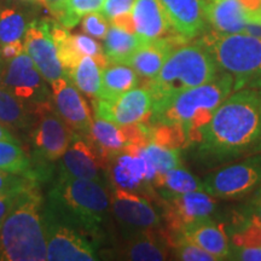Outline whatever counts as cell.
Instances as JSON below:
<instances>
[{"label": "cell", "instance_id": "cell-1", "mask_svg": "<svg viewBox=\"0 0 261 261\" xmlns=\"http://www.w3.org/2000/svg\"><path fill=\"white\" fill-rule=\"evenodd\" d=\"M197 152L210 163L261 151V91L242 89L228 96L201 129Z\"/></svg>", "mask_w": 261, "mask_h": 261}, {"label": "cell", "instance_id": "cell-2", "mask_svg": "<svg viewBox=\"0 0 261 261\" xmlns=\"http://www.w3.org/2000/svg\"><path fill=\"white\" fill-rule=\"evenodd\" d=\"M232 91V76L227 73L218 74L203 85L154 102L149 122L179 127L191 145L197 143L201 129L211 121L220 104Z\"/></svg>", "mask_w": 261, "mask_h": 261}, {"label": "cell", "instance_id": "cell-3", "mask_svg": "<svg viewBox=\"0 0 261 261\" xmlns=\"http://www.w3.org/2000/svg\"><path fill=\"white\" fill-rule=\"evenodd\" d=\"M0 260H47L41 198L32 184L18 192L0 227Z\"/></svg>", "mask_w": 261, "mask_h": 261}, {"label": "cell", "instance_id": "cell-4", "mask_svg": "<svg viewBox=\"0 0 261 261\" xmlns=\"http://www.w3.org/2000/svg\"><path fill=\"white\" fill-rule=\"evenodd\" d=\"M46 207L94 240L112 210L103 180L69 177H58L48 192Z\"/></svg>", "mask_w": 261, "mask_h": 261}, {"label": "cell", "instance_id": "cell-5", "mask_svg": "<svg viewBox=\"0 0 261 261\" xmlns=\"http://www.w3.org/2000/svg\"><path fill=\"white\" fill-rule=\"evenodd\" d=\"M218 70L210 51L200 41L184 42L172 51L159 74L146 81L145 87L158 102L213 80Z\"/></svg>", "mask_w": 261, "mask_h": 261}, {"label": "cell", "instance_id": "cell-6", "mask_svg": "<svg viewBox=\"0 0 261 261\" xmlns=\"http://www.w3.org/2000/svg\"><path fill=\"white\" fill-rule=\"evenodd\" d=\"M200 42L210 51L218 69L232 76L234 91L261 89V38L215 31Z\"/></svg>", "mask_w": 261, "mask_h": 261}, {"label": "cell", "instance_id": "cell-7", "mask_svg": "<svg viewBox=\"0 0 261 261\" xmlns=\"http://www.w3.org/2000/svg\"><path fill=\"white\" fill-rule=\"evenodd\" d=\"M47 260L50 261H93L97 257L96 240L51 212L42 208Z\"/></svg>", "mask_w": 261, "mask_h": 261}, {"label": "cell", "instance_id": "cell-8", "mask_svg": "<svg viewBox=\"0 0 261 261\" xmlns=\"http://www.w3.org/2000/svg\"><path fill=\"white\" fill-rule=\"evenodd\" d=\"M261 187V152L212 172L203 180V190L221 200H237Z\"/></svg>", "mask_w": 261, "mask_h": 261}, {"label": "cell", "instance_id": "cell-9", "mask_svg": "<svg viewBox=\"0 0 261 261\" xmlns=\"http://www.w3.org/2000/svg\"><path fill=\"white\" fill-rule=\"evenodd\" d=\"M0 86L34 109L39 104L48 102L46 80L25 51L9 60L0 75Z\"/></svg>", "mask_w": 261, "mask_h": 261}, {"label": "cell", "instance_id": "cell-10", "mask_svg": "<svg viewBox=\"0 0 261 261\" xmlns=\"http://www.w3.org/2000/svg\"><path fill=\"white\" fill-rule=\"evenodd\" d=\"M162 217L165 227L173 234L180 233L185 227L210 218L217 208L215 197L205 191H190L162 197Z\"/></svg>", "mask_w": 261, "mask_h": 261}, {"label": "cell", "instance_id": "cell-11", "mask_svg": "<svg viewBox=\"0 0 261 261\" xmlns=\"http://www.w3.org/2000/svg\"><path fill=\"white\" fill-rule=\"evenodd\" d=\"M34 112L39 121L33 132V144L39 159L54 162L62 158L70 145L74 133L50 102L39 104Z\"/></svg>", "mask_w": 261, "mask_h": 261}, {"label": "cell", "instance_id": "cell-12", "mask_svg": "<svg viewBox=\"0 0 261 261\" xmlns=\"http://www.w3.org/2000/svg\"><path fill=\"white\" fill-rule=\"evenodd\" d=\"M112 212L126 233L162 226V218L148 195L114 188L110 195Z\"/></svg>", "mask_w": 261, "mask_h": 261}, {"label": "cell", "instance_id": "cell-13", "mask_svg": "<svg viewBox=\"0 0 261 261\" xmlns=\"http://www.w3.org/2000/svg\"><path fill=\"white\" fill-rule=\"evenodd\" d=\"M149 121L117 125L109 120L96 117L87 137L108 161L112 156L123 151L130 145H144L149 140Z\"/></svg>", "mask_w": 261, "mask_h": 261}, {"label": "cell", "instance_id": "cell-14", "mask_svg": "<svg viewBox=\"0 0 261 261\" xmlns=\"http://www.w3.org/2000/svg\"><path fill=\"white\" fill-rule=\"evenodd\" d=\"M152 106L154 97L146 87H136L112 100L96 98L93 102L96 117L109 120L117 125L149 121Z\"/></svg>", "mask_w": 261, "mask_h": 261}, {"label": "cell", "instance_id": "cell-15", "mask_svg": "<svg viewBox=\"0 0 261 261\" xmlns=\"http://www.w3.org/2000/svg\"><path fill=\"white\" fill-rule=\"evenodd\" d=\"M24 51L31 56L46 83L68 76L62 65L56 44L48 31L47 18L33 21L24 33Z\"/></svg>", "mask_w": 261, "mask_h": 261}, {"label": "cell", "instance_id": "cell-16", "mask_svg": "<svg viewBox=\"0 0 261 261\" xmlns=\"http://www.w3.org/2000/svg\"><path fill=\"white\" fill-rule=\"evenodd\" d=\"M106 168L107 161L89 137L74 133L70 145L60 159V177L102 180Z\"/></svg>", "mask_w": 261, "mask_h": 261}, {"label": "cell", "instance_id": "cell-17", "mask_svg": "<svg viewBox=\"0 0 261 261\" xmlns=\"http://www.w3.org/2000/svg\"><path fill=\"white\" fill-rule=\"evenodd\" d=\"M174 237L165 226L127 233L120 247V259L136 261H161L171 259Z\"/></svg>", "mask_w": 261, "mask_h": 261}, {"label": "cell", "instance_id": "cell-18", "mask_svg": "<svg viewBox=\"0 0 261 261\" xmlns=\"http://www.w3.org/2000/svg\"><path fill=\"white\" fill-rule=\"evenodd\" d=\"M51 87L55 107L64 122L80 135H89L93 120L79 89L68 76L54 81Z\"/></svg>", "mask_w": 261, "mask_h": 261}, {"label": "cell", "instance_id": "cell-19", "mask_svg": "<svg viewBox=\"0 0 261 261\" xmlns=\"http://www.w3.org/2000/svg\"><path fill=\"white\" fill-rule=\"evenodd\" d=\"M187 41L179 35H167L156 40L144 41L126 62L140 77L151 80L161 70L163 63L174 48Z\"/></svg>", "mask_w": 261, "mask_h": 261}, {"label": "cell", "instance_id": "cell-20", "mask_svg": "<svg viewBox=\"0 0 261 261\" xmlns=\"http://www.w3.org/2000/svg\"><path fill=\"white\" fill-rule=\"evenodd\" d=\"M175 34L185 40L203 31L205 16L203 0H160Z\"/></svg>", "mask_w": 261, "mask_h": 261}, {"label": "cell", "instance_id": "cell-21", "mask_svg": "<svg viewBox=\"0 0 261 261\" xmlns=\"http://www.w3.org/2000/svg\"><path fill=\"white\" fill-rule=\"evenodd\" d=\"M130 14L136 34L143 41L167 37L173 31L160 0H136Z\"/></svg>", "mask_w": 261, "mask_h": 261}, {"label": "cell", "instance_id": "cell-22", "mask_svg": "<svg viewBox=\"0 0 261 261\" xmlns=\"http://www.w3.org/2000/svg\"><path fill=\"white\" fill-rule=\"evenodd\" d=\"M180 234L207 253L212 254L217 261L227 260L230 243L226 228L223 224H218L212 220L211 217L185 227Z\"/></svg>", "mask_w": 261, "mask_h": 261}, {"label": "cell", "instance_id": "cell-23", "mask_svg": "<svg viewBox=\"0 0 261 261\" xmlns=\"http://www.w3.org/2000/svg\"><path fill=\"white\" fill-rule=\"evenodd\" d=\"M203 10L205 19L219 33H243L248 22L241 0H203Z\"/></svg>", "mask_w": 261, "mask_h": 261}, {"label": "cell", "instance_id": "cell-24", "mask_svg": "<svg viewBox=\"0 0 261 261\" xmlns=\"http://www.w3.org/2000/svg\"><path fill=\"white\" fill-rule=\"evenodd\" d=\"M139 85V75L133 68L122 63H109L103 69L102 86L97 98L112 100ZM96 99V98H94Z\"/></svg>", "mask_w": 261, "mask_h": 261}, {"label": "cell", "instance_id": "cell-25", "mask_svg": "<svg viewBox=\"0 0 261 261\" xmlns=\"http://www.w3.org/2000/svg\"><path fill=\"white\" fill-rule=\"evenodd\" d=\"M143 42L136 33H129L112 24L104 38L103 51L109 63L126 64Z\"/></svg>", "mask_w": 261, "mask_h": 261}, {"label": "cell", "instance_id": "cell-26", "mask_svg": "<svg viewBox=\"0 0 261 261\" xmlns=\"http://www.w3.org/2000/svg\"><path fill=\"white\" fill-rule=\"evenodd\" d=\"M154 190H158L162 197L190 191H204L203 182L195 177L188 169L177 167L156 175L152 182Z\"/></svg>", "mask_w": 261, "mask_h": 261}, {"label": "cell", "instance_id": "cell-27", "mask_svg": "<svg viewBox=\"0 0 261 261\" xmlns=\"http://www.w3.org/2000/svg\"><path fill=\"white\" fill-rule=\"evenodd\" d=\"M103 68L91 56H83L71 69L68 77L84 94L97 98L102 86Z\"/></svg>", "mask_w": 261, "mask_h": 261}, {"label": "cell", "instance_id": "cell-28", "mask_svg": "<svg viewBox=\"0 0 261 261\" xmlns=\"http://www.w3.org/2000/svg\"><path fill=\"white\" fill-rule=\"evenodd\" d=\"M32 113L23 100L0 86V123L9 128H25L32 123Z\"/></svg>", "mask_w": 261, "mask_h": 261}, {"label": "cell", "instance_id": "cell-29", "mask_svg": "<svg viewBox=\"0 0 261 261\" xmlns=\"http://www.w3.org/2000/svg\"><path fill=\"white\" fill-rule=\"evenodd\" d=\"M104 2L106 0H64L48 10L62 25L70 29L79 23L85 15L100 11Z\"/></svg>", "mask_w": 261, "mask_h": 261}, {"label": "cell", "instance_id": "cell-30", "mask_svg": "<svg viewBox=\"0 0 261 261\" xmlns=\"http://www.w3.org/2000/svg\"><path fill=\"white\" fill-rule=\"evenodd\" d=\"M0 171L24 177L31 172V163L27 155L16 140H0Z\"/></svg>", "mask_w": 261, "mask_h": 261}, {"label": "cell", "instance_id": "cell-31", "mask_svg": "<svg viewBox=\"0 0 261 261\" xmlns=\"http://www.w3.org/2000/svg\"><path fill=\"white\" fill-rule=\"evenodd\" d=\"M231 244L233 246L261 247V219L256 215L241 214L234 223L231 233Z\"/></svg>", "mask_w": 261, "mask_h": 261}, {"label": "cell", "instance_id": "cell-32", "mask_svg": "<svg viewBox=\"0 0 261 261\" xmlns=\"http://www.w3.org/2000/svg\"><path fill=\"white\" fill-rule=\"evenodd\" d=\"M27 29L24 15L17 9L8 8L0 11V44L21 40Z\"/></svg>", "mask_w": 261, "mask_h": 261}, {"label": "cell", "instance_id": "cell-33", "mask_svg": "<svg viewBox=\"0 0 261 261\" xmlns=\"http://www.w3.org/2000/svg\"><path fill=\"white\" fill-rule=\"evenodd\" d=\"M144 152L148 156L152 166L158 172V174L168 172L171 169L180 167V150L165 148V146L158 145L152 142H146L143 145Z\"/></svg>", "mask_w": 261, "mask_h": 261}, {"label": "cell", "instance_id": "cell-34", "mask_svg": "<svg viewBox=\"0 0 261 261\" xmlns=\"http://www.w3.org/2000/svg\"><path fill=\"white\" fill-rule=\"evenodd\" d=\"M173 259L184 260V261H217V259L202 249L182 234L178 233L174 237V244H173Z\"/></svg>", "mask_w": 261, "mask_h": 261}, {"label": "cell", "instance_id": "cell-35", "mask_svg": "<svg viewBox=\"0 0 261 261\" xmlns=\"http://www.w3.org/2000/svg\"><path fill=\"white\" fill-rule=\"evenodd\" d=\"M108 22L109 21L99 11L90 12V14L85 15L83 17L81 27H83V31L86 34H89L90 37L104 39L108 33V29H109Z\"/></svg>", "mask_w": 261, "mask_h": 261}, {"label": "cell", "instance_id": "cell-36", "mask_svg": "<svg viewBox=\"0 0 261 261\" xmlns=\"http://www.w3.org/2000/svg\"><path fill=\"white\" fill-rule=\"evenodd\" d=\"M135 2L136 0H106L99 12L110 22L119 16L130 14Z\"/></svg>", "mask_w": 261, "mask_h": 261}, {"label": "cell", "instance_id": "cell-37", "mask_svg": "<svg viewBox=\"0 0 261 261\" xmlns=\"http://www.w3.org/2000/svg\"><path fill=\"white\" fill-rule=\"evenodd\" d=\"M17 175L18 174L0 171V194L21 191L33 184V180L29 178L24 175L22 177H17Z\"/></svg>", "mask_w": 261, "mask_h": 261}, {"label": "cell", "instance_id": "cell-38", "mask_svg": "<svg viewBox=\"0 0 261 261\" xmlns=\"http://www.w3.org/2000/svg\"><path fill=\"white\" fill-rule=\"evenodd\" d=\"M227 260L261 261V247L252 246H230Z\"/></svg>", "mask_w": 261, "mask_h": 261}, {"label": "cell", "instance_id": "cell-39", "mask_svg": "<svg viewBox=\"0 0 261 261\" xmlns=\"http://www.w3.org/2000/svg\"><path fill=\"white\" fill-rule=\"evenodd\" d=\"M19 191L6 192V194H0V227H2L3 221L5 220L6 215L14 205L16 197H17Z\"/></svg>", "mask_w": 261, "mask_h": 261}, {"label": "cell", "instance_id": "cell-40", "mask_svg": "<svg viewBox=\"0 0 261 261\" xmlns=\"http://www.w3.org/2000/svg\"><path fill=\"white\" fill-rule=\"evenodd\" d=\"M22 52H24V44L21 40H17L3 45L0 54L5 60H11V58L21 55Z\"/></svg>", "mask_w": 261, "mask_h": 261}, {"label": "cell", "instance_id": "cell-41", "mask_svg": "<svg viewBox=\"0 0 261 261\" xmlns=\"http://www.w3.org/2000/svg\"><path fill=\"white\" fill-rule=\"evenodd\" d=\"M246 211L247 213L256 215L261 219V187L256 189L255 192H254L252 200L249 201V204H248Z\"/></svg>", "mask_w": 261, "mask_h": 261}, {"label": "cell", "instance_id": "cell-42", "mask_svg": "<svg viewBox=\"0 0 261 261\" xmlns=\"http://www.w3.org/2000/svg\"><path fill=\"white\" fill-rule=\"evenodd\" d=\"M15 140V137L11 135V132H9V129L6 128V127L3 125V123H0V140Z\"/></svg>", "mask_w": 261, "mask_h": 261}, {"label": "cell", "instance_id": "cell-43", "mask_svg": "<svg viewBox=\"0 0 261 261\" xmlns=\"http://www.w3.org/2000/svg\"><path fill=\"white\" fill-rule=\"evenodd\" d=\"M62 2H64V0H45V4L47 5L48 9H51L54 8V6L61 4Z\"/></svg>", "mask_w": 261, "mask_h": 261}, {"label": "cell", "instance_id": "cell-44", "mask_svg": "<svg viewBox=\"0 0 261 261\" xmlns=\"http://www.w3.org/2000/svg\"><path fill=\"white\" fill-rule=\"evenodd\" d=\"M0 75H2V54H0Z\"/></svg>", "mask_w": 261, "mask_h": 261}, {"label": "cell", "instance_id": "cell-45", "mask_svg": "<svg viewBox=\"0 0 261 261\" xmlns=\"http://www.w3.org/2000/svg\"><path fill=\"white\" fill-rule=\"evenodd\" d=\"M34 2H40V3H44V4H45V0H34Z\"/></svg>", "mask_w": 261, "mask_h": 261}]
</instances>
